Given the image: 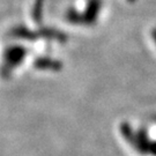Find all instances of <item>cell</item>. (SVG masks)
Returning a JSON list of instances; mask_svg holds the SVG:
<instances>
[{"label":"cell","instance_id":"277c9868","mask_svg":"<svg viewBox=\"0 0 156 156\" xmlns=\"http://www.w3.org/2000/svg\"><path fill=\"white\" fill-rule=\"evenodd\" d=\"M153 37H154V41H155V43H156V29L153 31Z\"/></svg>","mask_w":156,"mask_h":156},{"label":"cell","instance_id":"7a4b0ae2","mask_svg":"<svg viewBox=\"0 0 156 156\" xmlns=\"http://www.w3.org/2000/svg\"><path fill=\"white\" fill-rule=\"evenodd\" d=\"M26 56V50L22 46H13L9 48L5 53V67L7 69H12L23 60Z\"/></svg>","mask_w":156,"mask_h":156},{"label":"cell","instance_id":"6da1fadb","mask_svg":"<svg viewBox=\"0 0 156 156\" xmlns=\"http://www.w3.org/2000/svg\"><path fill=\"white\" fill-rule=\"evenodd\" d=\"M120 129L124 136L129 142H132L136 148H139V151L144 153H151L156 156V141H151L144 129L133 132L132 127H129V125L127 124H123Z\"/></svg>","mask_w":156,"mask_h":156},{"label":"cell","instance_id":"3957f363","mask_svg":"<svg viewBox=\"0 0 156 156\" xmlns=\"http://www.w3.org/2000/svg\"><path fill=\"white\" fill-rule=\"evenodd\" d=\"M100 0H90L89 4H88V7H87V12H86L84 23L89 24V23L95 22L96 17H97V14H98V11H100Z\"/></svg>","mask_w":156,"mask_h":156}]
</instances>
